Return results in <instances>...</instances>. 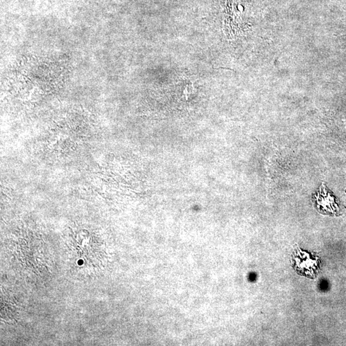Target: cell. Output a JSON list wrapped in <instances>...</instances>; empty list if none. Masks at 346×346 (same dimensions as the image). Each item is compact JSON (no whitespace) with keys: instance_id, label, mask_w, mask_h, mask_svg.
<instances>
[{"instance_id":"obj_1","label":"cell","mask_w":346,"mask_h":346,"mask_svg":"<svg viewBox=\"0 0 346 346\" xmlns=\"http://www.w3.org/2000/svg\"><path fill=\"white\" fill-rule=\"evenodd\" d=\"M293 266L299 275L308 277H314L319 271V260L311 253L295 249L293 255Z\"/></svg>"},{"instance_id":"obj_2","label":"cell","mask_w":346,"mask_h":346,"mask_svg":"<svg viewBox=\"0 0 346 346\" xmlns=\"http://www.w3.org/2000/svg\"><path fill=\"white\" fill-rule=\"evenodd\" d=\"M315 206L318 212L325 215L335 216L339 214V207L331 193L323 183L314 196Z\"/></svg>"}]
</instances>
